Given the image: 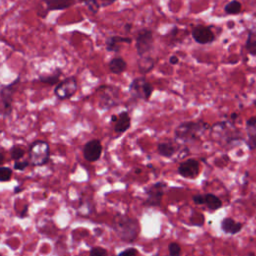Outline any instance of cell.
Returning <instances> with one entry per match:
<instances>
[{"label":"cell","mask_w":256,"mask_h":256,"mask_svg":"<svg viewBox=\"0 0 256 256\" xmlns=\"http://www.w3.org/2000/svg\"><path fill=\"white\" fill-rule=\"evenodd\" d=\"M114 229L118 236L127 242L134 241L139 232V224L135 219L126 217V216H118L115 218Z\"/></svg>","instance_id":"6da1fadb"},{"label":"cell","mask_w":256,"mask_h":256,"mask_svg":"<svg viewBox=\"0 0 256 256\" xmlns=\"http://www.w3.org/2000/svg\"><path fill=\"white\" fill-rule=\"evenodd\" d=\"M19 81L20 79L17 78L12 83L0 87V115H3V117L11 114L13 95Z\"/></svg>","instance_id":"7a4b0ae2"},{"label":"cell","mask_w":256,"mask_h":256,"mask_svg":"<svg viewBox=\"0 0 256 256\" xmlns=\"http://www.w3.org/2000/svg\"><path fill=\"white\" fill-rule=\"evenodd\" d=\"M50 156L49 144L43 140H37L30 145L29 158L34 166H41L48 162Z\"/></svg>","instance_id":"3957f363"},{"label":"cell","mask_w":256,"mask_h":256,"mask_svg":"<svg viewBox=\"0 0 256 256\" xmlns=\"http://www.w3.org/2000/svg\"><path fill=\"white\" fill-rule=\"evenodd\" d=\"M207 127V124L203 122H185L177 127L176 136L184 141L196 139L199 134Z\"/></svg>","instance_id":"277c9868"},{"label":"cell","mask_w":256,"mask_h":256,"mask_svg":"<svg viewBox=\"0 0 256 256\" xmlns=\"http://www.w3.org/2000/svg\"><path fill=\"white\" fill-rule=\"evenodd\" d=\"M129 91L135 99L148 100L153 92V87L144 77H138L131 82Z\"/></svg>","instance_id":"5b68a950"},{"label":"cell","mask_w":256,"mask_h":256,"mask_svg":"<svg viewBox=\"0 0 256 256\" xmlns=\"http://www.w3.org/2000/svg\"><path fill=\"white\" fill-rule=\"evenodd\" d=\"M78 85L76 78L70 76L65 78L56 85V87L54 88V95L61 100L68 99L76 93Z\"/></svg>","instance_id":"8992f818"},{"label":"cell","mask_w":256,"mask_h":256,"mask_svg":"<svg viewBox=\"0 0 256 256\" xmlns=\"http://www.w3.org/2000/svg\"><path fill=\"white\" fill-rule=\"evenodd\" d=\"M99 92V105L102 109H109L118 103V89L113 86H102L98 89Z\"/></svg>","instance_id":"52a82bcc"},{"label":"cell","mask_w":256,"mask_h":256,"mask_svg":"<svg viewBox=\"0 0 256 256\" xmlns=\"http://www.w3.org/2000/svg\"><path fill=\"white\" fill-rule=\"evenodd\" d=\"M153 47V34L149 29H142L136 38V49L140 56H144Z\"/></svg>","instance_id":"ba28073f"},{"label":"cell","mask_w":256,"mask_h":256,"mask_svg":"<svg viewBox=\"0 0 256 256\" xmlns=\"http://www.w3.org/2000/svg\"><path fill=\"white\" fill-rule=\"evenodd\" d=\"M102 153V145L99 140L93 139L88 141L83 148L84 158L89 162H94L100 158Z\"/></svg>","instance_id":"9c48e42d"},{"label":"cell","mask_w":256,"mask_h":256,"mask_svg":"<svg viewBox=\"0 0 256 256\" xmlns=\"http://www.w3.org/2000/svg\"><path fill=\"white\" fill-rule=\"evenodd\" d=\"M165 186H166V184L162 183V182H158V183H155L154 185H152L147 191L148 198L146 200V204L149 206L160 205Z\"/></svg>","instance_id":"30bf717a"},{"label":"cell","mask_w":256,"mask_h":256,"mask_svg":"<svg viewBox=\"0 0 256 256\" xmlns=\"http://www.w3.org/2000/svg\"><path fill=\"white\" fill-rule=\"evenodd\" d=\"M199 163L195 159H188L178 167V172L185 178H195L199 174Z\"/></svg>","instance_id":"8fae6325"},{"label":"cell","mask_w":256,"mask_h":256,"mask_svg":"<svg viewBox=\"0 0 256 256\" xmlns=\"http://www.w3.org/2000/svg\"><path fill=\"white\" fill-rule=\"evenodd\" d=\"M192 37L199 44H207L215 39L213 32L209 28L202 25H198L193 28Z\"/></svg>","instance_id":"7c38bea8"},{"label":"cell","mask_w":256,"mask_h":256,"mask_svg":"<svg viewBox=\"0 0 256 256\" xmlns=\"http://www.w3.org/2000/svg\"><path fill=\"white\" fill-rule=\"evenodd\" d=\"M111 121L114 122V131L117 133H123L130 128V116L125 111L119 115H113Z\"/></svg>","instance_id":"4fadbf2b"},{"label":"cell","mask_w":256,"mask_h":256,"mask_svg":"<svg viewBox=\"0 0 256 256\" xmlns=\"http://www.w3.org/2000/svg\"><path fill=\"white\" fill-rule=\"evenodd\" d=\"M47 11L64 10L73 5L74 0H44Z\"/></svg>","instance_id":"5bb4252c"},{"label":"cell","mask_w":256,"mask_h":256,"mask_svg":"<svg viewBox=\"0 0 256 256\" xmlns=\"http://www.w3.org/2000/svg\"><path fill=\"white\" fill-rule=\"evenodd\" d=\"M122 43H131L130 38L121 36H111L106 40V49L111 52H118Z\"/></svg>","instance_id":"9a60e30c"},{"label":"cell","mask_w":256,"mask_h":256,"mask_svg":"<svg viewBox=\"0 0 256 256\" xmlns=\"http://www.w3.org/2000/svg\"><path fill=\"white\" fill-rule=\"evenodd\" d=\"M243 227V224L240 222H236L232 218H225L221 223V228L225 233L236 234Z\"/></svg>","instance_id":"2e32d148"},{"label":"cell","mask_w":256,"mask_h":256,"mask_svg":"<svg viewBox=\"0 0 256 256\" xmlns=\"http://www.w3.org/2000/svg\"><path fill=\"white\" fill-rule=\"evenodd\" d=\"M109 70L114 73V74H121L122 72H124L126 70L127 64L125 62V60L121 57H115L113 59L110 60L109 64Z\"/></svg>","instance_id":"e0dca14e"},{"label":"cell","mask_w":256,"mask_h":256,"mask_svg":"<svg viewBox=\"0 0 256 256\" xmlns=\"http://www.w3.org/2000/svg\"><path fill=\"white\" fill-rule=\"evenodd\" d=\"M157 150L160 155L164 157H170L175 153L176 147L172 142H161L158 144Z\"/></svg>","instance_id":"ac0fdd59"},{"label":"cell","mask_w":256,"mask_h":256,"mask_svg":"<svg viewBox=\"0 0 256 256\" xmlns=\"http://www.w3.org/2000/svg\"><path fill=\"white\" fill-rule=\"evenodd\" d=\"M204 204H206L210 210H217L222 206L221 200L213 194L204 195Z\"/></svg>","instance_id":"d6986e66"},{"label":"cell","mask_w":256,"mask_h":256,"mask_svg":"<svg viewBox=\"0 0 256 256\" xmlns=\"http://www.w3.org/2000/svg\"><path fill=\"white\" fill-rule=\"evenodd\" d=\"M61 75V70H57L52 74H48V75H40L38 77V80L44 84H48V85H55L59 82V78Z\"/></svg>","instance_id":"ffe728a7"},{"label":"cell","mask_w":256,"mask_h":256,"mask_svg":"<svg viewBox=\"0 0 256 256\" xmlns=\"http://www.w3.org/2000/svg\"><path fill=\"white\" fill-rule=\"evenodd\" d=\"M154 60L150 57H144L141 56V58L138 61V66H139V71L143 74L147 73L148 71H150L153 67H154Z\"/></svg>","instance_id":"44dd1931"},{"label":"cell","mask_w":256,"mask_h":256,"mask_svg":"<svg viewBox=\"0 0 256 256\" xmlns=\"http://www.w3.org/2000/svg\"><path fill=\"white\" fill-rule=\"evenodd\" d=\"M224 10L227 14H238L241 11V4L238 1H236V0H234V1L229 2L225 6Z\"/></svg>","instance_id":"7402d4cb"},{"label":"cell","mask_w":256,"mask_h":256,"mask_svg":"<svg viewBox=\"0 0 256 256\" xmlns=\"http://www.w3.org/2000/svg\"><path fill=\"white\" fill-rule=\"evenodd\" d=\"M248 128V136H249V147L251 149L256 148V125L255 126H250Z\"/></svg>","instance_id":"603a6c76"},{"label":"cell","mask_w":256,"mask_h":256,"mask_svg":"<svg viewBox=\"0 0 256 256\" xmlns=\"http://www.w3.org/2000/svg\"><path fill=\"white\" fill-rule=\"evenodd\" d=\"M12 176V170L8 167L0 166V181H8L11 179Z\"/></svg>","instance_id":"cb8c5ba5"},{"label":"cell","mask_w":256,"mask_h":256,"mask_svg":"<svg viewBox=\"0 0 256 256\" xmlns=\"http://www.w3.org/2000/svg\"><path fill=\"white\" fill-rule=\"evenodd\" d=\"M10 154H11V158L14 160H19L23 157L24 155V150L22 147L20 146H13L10 150Z\"/></svg>","instance_id":"d4e9b609"},{"label":"cell","mask_w":256,"mask_h":256,"mask_svg":"<svg viewBox=\"0 0 256 256\" xmlns=\"http://www.w3.org/2000/svg\"><path fill=\"white\" fill-rule=\"evenodd\" d=\"M246 48L251 55H256V40L252 37V35H249L247 39Z\"/></svg>","instance_id":"484cf974"},{"label":"cell","mask_w":256,"mask_h":256,"mask_svg":"<svg viewBox=\"0 0 256 256\" xmlns=\"http://www.w3.org/2000/svg\"><path fill=\"white\" fill-rule=\"evenodd\" d=\"M169 249V256H179L181 253V248L180 245L176 242H172L168 246Z\"/></svg>","instance_id":"4316f807"},{"label":"cell","mask_w":256,"mask_h":256,"mask_svg":"<svg viewBox=\"0 0 256 256\" xmlns=\"http://www.w3.org/2000/svg\"><path fill=\"white\" fill-rule=\"evenodd\" d=\"M84 3L87 5V7L89 8V10L93 13H97L98 9H99V3L97 0H83Z\"/></svg>","instance_id":"83f0119b"},{"label":"cell","mask_w":256,"mask_h":256,"mask_svg":"<svg viewBox=\"0 0 256 256\" xmlns=\"http://www.w3.org/2000/svg\"><path fill=\"white\" fill-rule=\"evenodd\" d=\"M90 256H108V254L102 247H93L90 251Z\"/></svg>","instance_id":"f1b7e54d"},{"label":"cell","mask_w":256,"mask_h":256,"mask_svg":"<svg viewBox=\"0 0 256 256\" xmlns=\"http://www.w3.org/2000/svg\"><path fill=\"white\" fill-rule=\"evenodd\" d=\"M118 256H137V250L135 248H128L120 252Z\"/></svg>","instance_id":"f546056e"},{"label":"cell","mask_w":256,"mask_h":256,"mask_svg":"<svg viewBox=\"0 0 256 256\" xmlns=\"http://www.w3.org/2000/svg\"><path fill=\"white\" fill-rule=\"evenodd\" d=\"M29 165L28 161H16L14 164V168L16 170H24Z\"/></svg>","instance_id":"4dcf8cb0"},{"label":"cell","mask_w":256,"mask_h":256,"mask_svg":"<svg viewBox=\"0 0 256 256\" xmlns=\"http://www.w3.org/2000/svg\"><path fill=\"white\" fill-rule=\"evenodd\" d=\"M203 222H204V218H203V216L201 215V214H197V216L196 217H192L191 218V223H193L194 225H199V226H201L202 224H203Z\"/></svg>","instance_id":"1f68e13d"},{"label":"cell","mask_w":256,"mask_h":256,"mask_svg":"<svg viewBox=\"0 0 256 256\" xmlns=\"http://www.w3.org/2000/svg\"><path fill=\"white\" fill-rule=\"evenodd\" d=\"M193 201L195 204H204V195H201V194H197L195 196H193Z\"/></svg>","instance_id":"d6a6232c"},{"label":"cell","mask_w":256,"mask_h":256,"mask_svg":"<svg viewBox=\"0 0 256 256\" xmlns=\"http://www.w3.org/2000/svg\"><path fill=\"white\" fill-rule=\"evenodd\" d=\"M98 1V0H97ZM116 1V0H99V2L101 6H108V5H111L112 3H114Z\"/></svg>","instance_id":"836d02e7"},{"label":"cell","mask_w":256,"mask_h":256,"mask_svg":"<svg viewBox=\"0 0 256 256\" xmlns=\"http://www.w3.org/2000/svg\"><path fill=\"white\" fill-rule=\"evenodd\" d=\"M247 127H250V126H255L256 125V118L255 117H251L250 119L247 120Z\"/></svg>","instance_id":"e575fe53"},{"label":"cell","mask_w":256,"mask_h":256,"mask_svg":"<svg viewBox=\"0 0 256 256\" xmlns=\"http://www.w3.org/2000/svg\"><path fill=\"white\" fill-rule=\"evenodd\" d=\"M169 61H170L171 64H177V63L179 62V59H178V57H176V56H171L170 59H169Z\"/></svg>","instance_id":"d590c367"},{"label":"cell","mask_w":256,"mask_h":256,"mask_svg":"<svg viewBox=\"0 0 256 256\" xmlns=\"http://www.w3.org/2000/svg\"><path fill=\"white\" fill-rule=\"evenodd\" d=\"M4 162V154L3 153H0V165Z\"/></svg>","instance_id":"8d00e7d4"},{"label":"cell","mask_w":256,"mask_h":256,"mask_svg":"<svg viewBox=\"0 0 256 256\" xmlns=\"http://www.w3.org/2000/svg\"><path fill=\"white\" fill-rule=\"evenodd\" d=\"M130 26H131L130 24H127V25L125 26V28H126V30H127V31H129V27H130Z\"/></svg>","instance_id":"74e56055"},{"label":"cell","mask_w":256,"mask_h":256,"mask_svg":"<svg viewBox=\"0 0 256 256\" xmlns=\"http://www.w3.org/2000/svg\"><path fill=\"white\" fill-rule=\"evenodd\" d=\"M249 255H250V256H254V253H250Z\"/></svg>","instance_id":"f35d334b"}]
</instances>
